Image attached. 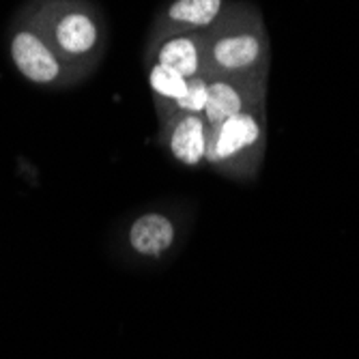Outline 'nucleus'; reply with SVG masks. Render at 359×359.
<instances>
[{
  "label": "nucleus",
  "instance_id": "obj_2",
  "mask_svg": "<svg viewBox=\"0 0 359 359\" xmlns=\"http://www.w3.org/2000/svg\"><path fill=\"white\" fill-rule=\"evenodd\" d=\"M265 149L263 106L250 108L211 127L207 164L228 175H250Z\"/></svg>",
  "mask_w": 359,
  "mask_h": 359
},
{
  "label": "nucleus",
  "instance_id": "obj_5",
  "mask_svg": "<svg viewBox=\"0 0 359 359\" xmlns=\"http://www.w3.org/2000/svg\"><path fill=\"white\" fill-rule=\"evenodd\" d=\"M166 149L185 168L207 164L211 127L203 114H172L166 123Z\"/></svg>",
  "mask_w": 359,
  "mask_h": 359
},
{
  "label": "nucleus",
  "instance_id": "obj_4",
  "mask_svg": "<svg viewBox=\"0 0 359 359\" xmlns=\"http://www.w3.org/2000/svg\"><path fill=\"white\" fill-rule=\"evenodd\" d=\"M9 50L18 72L32 84H52L62 74L54 48L35 30H18L11 37Z\"/></svg>",
  "mask_w": 359,
  "mask_h": 359
},
{
  "label": "nucleus",
  "instance_id": "obj_10",
  "mask_svg": "<svg viewBox=\"0 0 359 359\" xmlns=\"http://www.w3.org/2000/svg\"><path fill=\"white\" fill-rule=\"evenodd\" d=\"M187 82H189L187 78L179 76L172 69L161 67V65H157V62H153L149 67V86H151V90L155 93L157 100L166 102L168 106L177 104L185 95Z\"/></svg>",
  "mask_w": 359,
  "mask_h": 359
},
{
  "label": "nucleus",
  "instance_id": "obj_7",
  "mask_svg": "<svg viewBox=\"0 0 359 359\" xmlns=\"http://www.w3.org/2000/svg\"><path fill=\"white\" fill-rule=\"evenodd\" d=\"M50 28L54 48L67 58H84L100 43V26L84 9H65Z\"/></svg>",
  "mask_w": 359,
  "mask_h": 359
},
{
  "label": "nucleus",
  "instance_id": "obj_6",
  "mask_svg": "<svg viewBox=\"0 0 359 359\" xmlns=\"http://www.w3.org/2000/svg\"><path fill=\"white\" fill-rule=\"evenodd\" d=\"M155 62L191 80L207 72L205 32H175L166 35L155 50Z\"/></svg>",
  "mask_w": 359,
  "mask_h": 359
},
{
  "label": "nucleus",
  "instance_id": "obj_8",
  "mask_svg": "<svg viewBox=\"0 0 359 359\" xmlns=\"http://www.w3.org/2000/svg\"><path fill=\"white\" fill-rule=\"evenodd\" d=\"M226 0H172L164 11L168 35L175 32H209L224 15Z\"/></svg>",
  "mask_w": 359,
  "mask_h": 359
},
{
  "label": "nucleus",
  "instance_id": "obj_9",
  "mask_svg": "<svg viewBox=\"0 0 359 359\" xmlns=\"http://www.w3.org/2000/svg\"><path fill=\"white\" fill-rule=\"evenodd\" d=\"M177 237L175 222L164 213H144L129 228V243L142 256H159L172 248Z\"/></svg>",
  "mask_w": 359,
  "mask_h": 359
},
{
  "label": "nucleus",
  "instance_id": "obj_3",
  "mask_svg": "<svg viewBox=\"0 0 359 359\" xmlns=\"http://www.w3.org/2000/svg\"><path fill=\"white\" fill-rule=\"evenodd\" d=\"M209 78V97L205 108V121L209 127H215L241 114L250 108L263 106V80H237V78H222V76H207Z\"/></svg>",
  "mask_w": 359,
  "mask_h": 359
},
{
  "label": "nucleus",
  "instance_id": "obj_1",
  "mask_svg": "<svg viewBox=\"0 0 359 359\" xmlns=\"http://www.w3.org/2000/svg\"><path fill=\"white\" fill-rule=\"evenodd\" d=\"M207 72L237 80H263L269 62V41L258 15L226 11L207 32Z\"/></svg>",
  "mask_w": 359,
  "mask_h": 359
},
{
  "label": "nucleus",
  "instance_id": "obj_11",
  "mask_svg": "<svg viewBox=\"0 0 359 359\" xmlns=\"http://www.w3.org/2000/svg\"><path fill=\"white\" fill-rule=\"evenodd\" d=\"M209 97V78L198 76L187 82V90L177 104H170V116L172 114H205Z\"/></svg>",
  "mask_w": 359,
  "mask_h": 359
}]
</instances>
